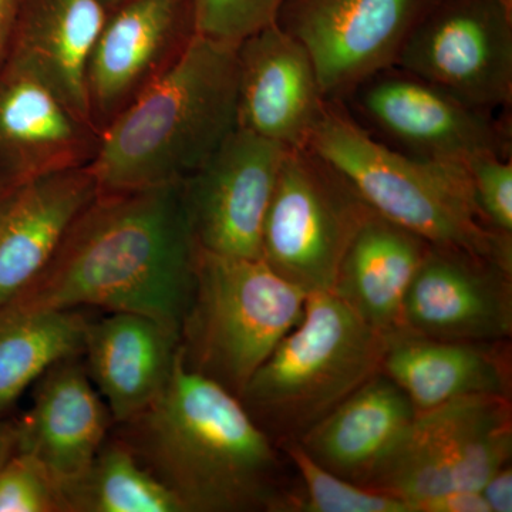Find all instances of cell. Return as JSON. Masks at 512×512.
Here are the masks:
<instances>
[{
    "label": "cell",
    "mask_w": 512,
    "mask_h": 512,
    "mask_svg": "<svg viewBox=\"0 0 512 512\" xmlns=\"http://www.w3.org/2000/svg\"><path fill=\"white\" fill-rule=\"evenodd\" d=\"M197 249L181 183L99 192L43 274L12 301L141 313L180 333Z\"/></svg>",
    "instance_id": "obj_1"
},
{
    "label": "cell",
    "mask_w": 512,
    "mask_h": 512,
    "mask_svg": "<svg viewBox=\"0 0 512 512\" xmlns=\"http://www.w3.org/2000/svg\"><path fill=\"white\" fill-rule=\"evenodd\" d=\"M116 426L185 512L288 511V458L237 396L185 369L178 353L156 402Z\"/></svg>",
    "instance_id": "obj_2"
},
{
    "label": "cell",
    "mask_w": 512,
    "mask_h": 512,
    "mask_svg": "<svg viewBox=\"0 0 512 512\" xmlns=\"http://www.w3.org/2000/svg\"><path fill=\"white\" fill-rule=\"evenodd\" d=\"M237 47L198 35L173 69L101 133L99 192L183 183L238 128Z\"/></svg>",
    "instance_id": "obj_3"
},
{
    "label": "cell",
    "mask_w": 512,
    "mask_h": 512,
    "mask_svg": "<svg viewBox=\"0 0 512 512\" xmlns=\"http://www.w3.org/2000/svg\"><path fill=\"white\" fill-rule=\"evenodd\" d=\"M370 208L431 245L466 249L512 269V237L485 224L463 163L419 160L384 146L342 103H329L309 144Z\"/></svg>",
    "instance_id": "obj_4"
},
{
    "label": "cell",
    "mask_w": 512,
    "mask_h": 512,
    "mask_svg": "<svg viewBox=\"0 0 512 512\" xmlns=\"http://www.w3.org/2000/svg\"><path fill=\"white\" fill-rule=\"evenodd\" d=\"M387 336L332 291L309 293L301 322L256 370L239 400L276 444L298 440L380 372Z\"/></svg>",
    "instance_id": "obj_5"
},
{
    "label": "cell",
    "mask_w": 512,
    "mask_h": 512,
    "mask_svg": "<svg viewBox=\"0 0 512 512\" xmlns=\"http://www.w3.org/2000/svg\"><path fill=\"white\" fill-rule=\"evenodd\" d=\"M308 295L262 259L198 248L180 328L181 363L239 399L256 370L301 322Z\"/></svg>",
    "instance_id": "obj_6"
},
{
    "label": "cell",
    "mask_w": 512,
    "mask_h": 512,
    "mask_svg": "<svg viewBox=\"0 0 512 512\" xmlns=\"http://www.w3.org/2000/svg\"><path fill=\"white\" fill-rule=\"evenodd\" d=\"M511 457V397H461L417 413L366 487L412 508L413 501L448 491L480 493Z\"/></svg>",
    "instance_id": "obj_7"
},
{
    "label": "cell",
    "mask_w": 512,
    "mask_h": 512,
    "mask_svg": "<svg viewBox=\"0 0 512 512\" xmlns=\"http://www.w3.org/2000/svg\"><path fill=\"white\" fill-rule=\"evenodd\" d=\"M372 212L315 150H288L266 212L261 259L305 292L332 291L350 242Z\"/></svg>",
    "instance_id": "obj_8"
},
{
    "label": "cell",
    "mask_w": 512,
    "mask_h": 512,
    "mask_svg": "<svg viewBox=\"0 0 512 512\" xmlns=\"http://www.w3.org/2000/svg\"><path fill=\"white\" fill-rule=\"evenodd\" d=\"M342 104L370 136L409 157L463 163L478 153L511 156L510 120L397 66L369 77Z\"/></svg>",
    "instance_id": "obj_9"
},
{
    "label": "cell",
    "mask_w": 512,
    "mask_h": 512,
    "mask_svg": "<svg viewBox=\"0 0 512 512\" xmlns=\"http://www.w3.org/2000/svg\"><path fill=\"white\" fill-rule=\"evenodd\" d=\"M396 66L476 109H511L512 9L503 0H439Z\"/></svg>",
    "instance_id": "obj_10"
},
{
    "label": "cell",
    "mask_w": 512,
    "mask_h": 512,
    "mask_svg": "<svg viewBox=\"0 0 512 512\" xmlns=\"http://www.w3.org/2000/svg\"><path fill=\"white\" fill-rule=\"evenodd\" d=\"M439 0H285L276 23L308 50L329 103L396 66Z\"/></svg>",
    "instance_id": "obj_11"
},
{
    "label": "cell",
    "mask_w": 512,
    "mask_h": 512,
    "mask_svg": "<svg viewBox=\"0 0 512 512\" xmlns=\"http://www.w3.org/2000/svg\"><path fill=\"white\" fill-rule=\"evenodd\" d=\"M197 36L194 0H124L110 10L86 77L90 121L100 134L183 59Z\"/></svg>",
    "instance_id": "obj_12"
},
{
    "label": "cell",
    "mask_w": 512,
    "mask_h": 512,
    "mask_svg": "<svg viewBox=\"0 0 512 512\" xmlns=\"http://www.w3.org/2000/svg\"><path fill=\"white\" fill-rule=\"evenodd\" d=\"M288 148L237 128L181 183L198 248L261 259L262 231Z\"/></svg>",
    "instance_id": "obj_13"
},
{
    "label": "cell",
    "mask_w": 512,
    "mask_h": 512,
    "mask_svg": "<svg viewBox=\"0 0 512 512\" xmlns=\"http://www.w3.org/2000/svg\"><path fill=\"white\" fill-rule=\"evenodd\" d=\"M400 332L451 342L511 340L512 269L431 245L404 298Z\"/></svg>",
    "instance_id": "obj_14"
},
{
    "label": "cell",
    "mask_w": 512,
    "mask_h": 512,
    "mask_svg": "<svg viewBox=\"0 0 512 512\" xmlns=\"http://www.w3.org/2000/svg\"><path fill=\"white\" fill-rule=\"evenodd\" d=\"M100 131L15 60L0 67V191L45 175L87 167Z\"/></svg>",
    "instance_id": "obj_15"
},
{
    "label": "cell",
    "mask_w": 512,
    "mask_h": 512,
    "mask_svg": "<svg viewBox=\"0 0 512 512\" xmlns=\"http://www.w3.org/2000/svg\"><path fill=\"white\" fill-rule=\"evenodd\" d=\"M237 124L288 150L311 144L329 101L306 47L278 23L237 47Z\"/></svg>",
    "instance_id": "obj_16"
},
{
    "label": "cell",
    "mask_w": 512,
    "mask_h": 512,
    "mask_svg": "<svg viewBox=\"0 0 512 512\" xmlns=\"http://www.w3.org/2000/svg\"><path fill=\"white\" fill-rule=\"evenodd\" d=\"M37 382L32 407L16 423L18 451L36 457L63 488L90 466L114 420L83 355L60 360Z\"/></svg>",
    "instance_id": "obj_17"
},
{
    "label": "cell",
    "mask_w": 512,
    "mask_h": 512,
    "mask_svg": "<svg viewBox=\"0 0 512 512\" xmlns=\"http://www.w3.org/2000/svg\"><path fill=\"white\" fill-rule=\"evenodd\" d=\"M180 333L134 312H107L87 323L83 360L116 424L144 412L173 375Z\"/></svg>",
    "instance_id": "obj_18"
},
{
    "label": "cell",
    "mask_w": 512,
    "mask_h": 512,
    "mask_svg": "<svg viewBox=\"0 0 512 512\" xmlns=\"http://www.w3.org/2000/svg\"><path fill=\"white\" fill-rule=\"evenodd\" d=\"M97 194L89 165L45 175L13 191L0 212V306L43 274Z\"/></svg>",
    "instance_id": "obj_19"
},
{
    "label": "cell",
    "mask_w": 512,
    "mask_h": 512,
    "mask_svg": "<svg viewBox=\"0 0 512 512\" xmlns=\"http://www.w3.org/2000/svg\"><path fill=\"white\" fill-rule=\"evenodd\" d=\"M380 372L407 394L417 413L461 397H511V342H451L396 332L387 336Z\"/></svg>",
    "instance_id": "obj_20"
},
{
    "label": "cell",
    "mask_w": 512,
    "mask_h": 512,
    "mask_svg": "<svg viewBox=\"0 0 512 512\" xmlns=\"http://www.w3.org/2000/svg\"><path fill=\"white\" fill-rule=\"evenodd\" d=\"M416 414L407 394L377 372L296 441L319 466L366 487Z\"/></svg>",
    "instance_id": "obj_21"
},
{
    "label": "cell",
    "mask_w": 512,
    "mask_h": 512,
    "mask_svg": "<svg viewBox=\"0 0 512 512\" xmlns=\"http://www.w3.org/2000/svg\"><path fill=\"white\" fill-rule=\"evenodd\" d=\"M107 15L100 0H20L8 59L32 70L90 121L87 67Z\"/></svg>",
    "instance_id": "obj_22"
},
{
    "label": "cell",
    "mask_w": 512,
    "mask_h": 512,
    "mask_svg": "<svg viewBox=\"0 0 512 512\" xmlns=\"http://www.w3.org/2000/svg\"><path fill=\"white\" fill-rule=\"evenodd\" d=\"M430 247L373 211L350 242L332 292L372 328L400 332L404 298Z\"/></svg>",
    "instance_id": "obj_23"
},
{
    "label": "cell",
    "mask_w": 512,
    "mask_h": 512,
    "mask_svg": "<svg viewBox=\"0 0 512 512\" xmlns=\"http://www.w3.org/2000/svg\"><path fill=\"white\" fill-rule=\"evenodd\" d=\"M89 320L80 309L0 306V414L57 362L83 355Z\"/></svg>",
    "instance_id": "obj_24"
},
{
    "label": "cell",
    "mask_w": 512,
    "mask_h": 512,
    "mask_svg": "<svg viewBox=\"0 0 512 512\" xmlns=\"http://www.w3.org/2000/svg\"><path fill=\"white\" fill-rule=\"evenodd\" d=\"M66 512H185L175 495L117 434L62 488Z\"/></svg>",
    "instance_id": "obj_25"
},
{
    "label": "cell",
    "mask_w": 512,
    "mask_h": 512,
    "mask_svg": "<svg viewBox=\"0 0 512 512\" xmlns=\"http://www.w3.org/2000/svg\"><path fill=\"white\" fill-rule=\"evenodd\" d=\"M296 477L286 512H412L409 503L330 473L296 440L278 443Z\"/></svg>",
    "instance_id": "obj_26"
},
{
    "label": "cell",
    "mask_w": 512,
    "mask_h": 512,
    "mask_svg": "<svg viewBox=\"0 0 512 512\" xmlns=\"http://www.w3.org/2000/svg\"><path fill=\"white\" fill-rule=\"evenodd\" d=\"M0 512H66L62 488L36 457L16 451L0 470Z\"/></svg>",
    "instance_id": "obj_27"
},
{
    "label": "cell",
    "mask_w": 512,
    "mask_h": 512,
    "mask_svg": "<svg viewBox=\"0 0 512 512\" xmlns=\"http://www.w3.org/2000/svg\"><path fill=\"white\" fill-rule=\"evenodd\" d=\"M285 0H194L198 35L239 45L276 23Z\"/></svg>",
    "instance_id": "obj_28"
},
{
    "label": "cell",
    "mask_w": 512,
    "mask_h": 512,
    "mask_svg": "<svg viewBox=\"0 0 512 512\" xmlns=\"http://www.w3.org/2000/svg\"><path fill=\"white\" fill-rule=\"evenodd\" d=\"M485 224L512 237V156L478 153L463 161Z\"/></svg>",
    "instance_id": "obj_29"
},
{
    "label": "cell",
    "mask_w": 512,
    "mask_h": 512,
    "mask_svg": "<svg viewBox=\"0 0 512 512\" xmlns=\"http://www.w3.org/2000/svg\"><path fill=\"white\" fill-rule=\"evenodd\" d=\"M413 512H490L477 491H448L413 501Z\"/></svg>",
    "instance_id": "obj_30"
},
{
    "label": "cell",
    "mask_w": 512,
    "mask_h": 512,
    "mask_svg": "<svg viewBox=\"0 0 512 512\" xmlns=\"http://www.w3.org/2000/svg\"><path fill=\"white\" fill-rule=\"evenodd\" d=\"M480 494L483 495L490 512H511L512 511V467L511 464L501 468L494 474Z\"/></svg>",
    "instance_id": "obj_31"
},
{
    "label": "cell",
    "mask_w": 512,
    "mask_h": 512,
    "mask_svg": "<svg viewBox=\"0 0 512 512\" xmlns=\"http://www.w3.org/2000/svg\"><path fill=\"white\" fill-rule=\"evenodd\" d=\"M19 5L20 0H0V67L8 59Z\"/></svg>",
    "instance_id": "obj_32"
},
{
    "label": "cell",
    "mask_w": 512,
    "mask_h": 512,
    "mask_svg": "<svg viewBox=\"0 0 512 512\" xmlns=\"http://www.w3.org/2000/svg\"><path fill=\"white\" fill-rule=\"evenodd\" d=\"M18 451V424L0 417V470Z\"/></svg>",
    "instance_id": "obj_33"
},
{
    "label": "cell",
    "mask_w": 512,
    "mask_h": 512,
    "mask_svg": "<svg viewBox=\"0 0 512 512\" xmlns=\"http://www.w3.org/2000/svg\"><path fill=\"white\" fill-rule=\"evenodd\" d=\"M13 191H0V212L3 211V208L6 207V204H8L10 197H12Z\"/></svg>",
    "instance_id": "obj_34"
},
{
    "label": "cell",
    "mask_w": 512,
    "mask_h": 512,
    "mask_svg": "<svg viewBox=\"0 0 512 512\" xmlns=\"http://www.w3.org/2000/svg\"><path fill=\"white\" fill-rule=\"evenodd\" d=\"M100 2L103 3V6L107 9V12H110L111 9L119 6L120 3L124 2V0H100Z\"/></svg>",
    "instance_id": "obj_35"
},
{
    "label": "cell",
    "mask_w": 512,
    "mask_h": 512,
    "mask_svg": "<svg viewBox=\"0 0 512 512\" xmlns=\"http://www.w3.org/2000/svg\"><path fill=\"white\" fill-rule=\"evenodd\" d=\"M503 2L508 6V8L512 9V0H503Z\"/></svg>",
    "instance_id": "obj_36"
}]
</instances>
